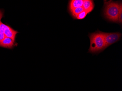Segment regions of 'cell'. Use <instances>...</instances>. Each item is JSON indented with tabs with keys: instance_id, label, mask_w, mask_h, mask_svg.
I'll list each match as a JSON object with an SVG mask.
<instances>
[{
	"instance_id": "8992f818",
	"label": "cell",
	"mask_w": 122,
	"mask_h": 91,
	"mask_svg": "<svg viewBox=\"0 0 122 91\" xmlns=\"http://www.w3.org/2000/svg\"><path fill=\"white\" fill-rule=\"evenodd\" d=\"M14 42L11 38L5 37L0 43V46L7 48H11L14 46Z\"/></svg>"
},
{
	"instance_id": "9c48e42d",
	"label": "cell",
	"mask_w": 122,
	"mask_h": 91,
	"mask_svg": "<svg viewBox=\"0 0 122 91\" xmlns=\"http://www.w3.org/2000/svg\"><path fill=\"white\" fill-rule=\"evenodd\" d=\"M4 25H5V24H3L2 22L0 25V43L5 38V37H6L5 36L4 32H3Z\"/></svg>"
},
{
	"instance_id": "6da1fadb",
	"label": "cell",
	"mask_w": 122,
	"mask_h": 91,
	"mask_svg": "<svg viewBox=\"0 0 122 91\" xmlns=\"http://www.w3.org/2000/svg\"><path fill=\"white\" fill-rule=\"evenodd\" d=\"M88 37L90 42L89 52H99L107 48L103 32L97 31L94 33L89 34Z\"/></svg>"
},
{
	"instance_id": "7a4b0ae2",
	"label": "cell",
	"mask_w": 122,
	"mask_h": 91,
	"mask_svg": "<svg viewBox=\"0 0 122 91\" xmlns=\"http://www.w3.org/2000/svg\"><path fill=\"white\" fill-rule=\"evenodd\" d=\"M120 4L111 0L104 1V16L110 21L118 22Z\"/></svg>"
},
{
	"instance_id": "8fae6325",
	"label": "cell",
	"mask_w": 122,
	"mask_h": 91,
	"mask_svg": "<svg viewBox=\"0 0 122 91\" xmlns=\"http://www.w3.org/2000/svg\"><path fill=\"white\" fill-rule=\"evenodd\" d=\"M118 23L119 24H122V3H121L120 6V11L118 15Z\"/></svg>"
},
{
	"instance_id": "30bf717a",
	"label": "cell",
	"mask_w": 122,
	"mask_h": 91,
	"mask_svg": "<svg viewBox=\"0 0 122 91\" xmlns=\"http://www.w3.org/2000/svg\"><path fill=\"white\" fill-rule=\"evenodd\" d=\"M88 13L87 11L84 10L82 12L80 13L79 15H77L76 18V19L79 20L83 19L86 17V16Z\"/></svg>"
},
{
	"instance_id": "277c9868",
	"label": "cell",
	"mask_w": 122,
	"mask_h": 91,
	"mask_svg": "<svg viewBox=\"0 0 122 91\" xmlns=\"http://www.w3.org/2000/svg\"><path fill=\"white\" fill-rule=\"evenodd\" d=\"M3 32L6 37L11 38L15 42L16 35L18 33L17 31L14 30L10 27L5 24Z\"/></svg>"
},
{
	"instance_id": "5b68a950",
	"label": "cell",
	"mask_w": 122,
	"mask_h": 91,
	"mask_svg": "<svg viewBox=\"0 0 122 91\" xmlns=\"http://www.w3.org/2000/svg\"><path fill=\"white\" fill-rule=\"evenodd\" d=\"M82 7L85 11L89 13L94 9V2L91 0H84Z\"/></svg>"
},
{
	"instance_id": "3957f363",
	"label": "cell",
	"mask_w": 122,
	"mask_h": 91,
	"mask_svg": "<svg viewBox=\"0 0 122 91\" xmlns=\"http://www.w3.org/2000/svg\"><path fill=\"white\" fill-rule=\"evenodd\" d=\"M103 34L107 48L119 41L121 36V34L119 32L112 33L103 32Z\"/></svg>"
},
{
	"instance_id": "7c38bea8",
	"label": "cell",
	"mask_w": 122,
	"mask_h": 91,
	"mask_svg": "<svg viewBox=\"0 0 122 91\" xmlns=\"http://www.w3.org/2000/svg\"><path fill=\"white\" fill-rule=\"evenodd\" d=\"M3 16V14L1 10H0V25L1 24L2 22H1V19L2 18Z\"/></svg>"
},
{
	"instance_id": "ba28073f",
	"label": "cell",
	"mask_w": 122,
	"mask_h": 91,
	"mask_svg": "<svg viewBox=\"0 0 122 91\" xmlns=\"http://www.w3.org/2000/svg\"><path fill=\"white\" fill-rule=\"evenodd\" d=\"M84 10V9L82 7H81L76 8L70 11L72 15L75 18H76L77 15H79L80 13L82 12Z\"/></svg>"
},
{
	"instance_id": "52a82bcc",
	"label": "cell",
	"mask_w": 122,
	"mask_h": 91,
	"mask_svg": "<svg viewBox=\"0 0 122 91\" xmlns=\"http://www.w3.org/2000/svg\"><path fill=\"white\" fill-rule=\"evenodd\" d=\"M83 0H72L70 1L69 8L70 11L83 6Z\"/></svg>"
}]
</instances>
